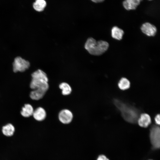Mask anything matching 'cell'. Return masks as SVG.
<instances>
[{
    "instance_id": "1",
    "label": "cell",
    "mask_w": 160,
    "mask_h": 160,
    "mask_svg": "<svg viewBox=\"0 0 160 160\" xmlns=\"http://www.w3.org/2000/svg\"><path fill=\"white\" fill-rule=\"evenodd\" d=\"M113 103L125 121L132 124L137 122L139 113L135 107L117 99L114 100Z\"/></svg>"
},
{
    "instance_id": "2",
    "label": "cell",
    "mask_w": 160,
    "mask_h": 160,
    "mask_svg": "<svg viewBox=\"0 0 160 160\" xmlns=\"http://www.w3.org/2000/svg\"><path fill=\"white\" fill-rule=\"evenodd\" d=\"M31 76L30 88L33 89H41L46 92L49 87L46 74L41 70L38 69L31 74Z\"/></svg>"
},
{
    "instance_id": "3",
    "label": "cell",
    "mask_w": 160,
    "mask_h": 160,
    "mask_svg": "<svg viewBox=\"0 0 160 160\" xmlns=\"http://www.w3.org/2000/svg\"><path fill=\"white\" fill-rule=\"evenodd\" d=\"M109 46L107 41L103 40L96 41L93 38H89L87 40L84 47L90 54L99 55L106 51Z\"/></svg>"
},
{
    "instance_id": "4",
    "label": "cell",
    "mask_w": 160,
    "mask_h": 160,
    "mask_svg": "<svg viewBox=\"0 0 160 160\" xmlns=\"http://www.w3.org/2000/svg\"><path fill=\"white\" fill-rule=\"evenodd\" d=\"M150 138L152 145L155 149L160 148V127L154 126L151 129Z\"/></svg>"
},
{
    "instance_id": "5",
    "label": "cell",
    "mask_w": 160,
    "mask_h": 160,
    "mask_svg": "<svg viewBox=\"0 0 160 160\" xmlns=\"http://www.w3.org/2000/svg\"><path fill=\"white\" fill-rule=\"evenodd\" d=\"M14 72H23L28 69L30 66V63L20 57H16L13 63Z\"/></svg>"
},
{
    "instance_id": "6",
    "label": "cell",
    "mask_w": 160,
    "mask_h": 160,
    "mask_svg": "<svg viewBox=\"0 0 160 160\" xmlns=\"http://www.w3.org/2000/svg\"><path fill=\"white\" fill-rule=\"evenodd\" d=\"M142 32L148 36H153L156 34L157 28L153 25L148 22L143 23L141 27Z\"/></svg>"
},
{
    "instance_id": "7",
    "label": "cell",
    "mask_w": 160,
    "mask_h": 160,
    "mask_svg": "<svg viewBox=\"0 0 160 160\" xmlns=\"http://www.w3.org/2000/svg\"><path fill=\"white\" fill-rule=\"evenodd\" d=\"M58 118L62 123L66 124L71 122L73 118V114L70 110L64 109L62 110L59 113Z\"/></svg>"
},
{
    "instance_id": "8",
    "label": "cell",
    "mask_w": 160,
    "mask_h": 160,
    "mask_svg": "<svg viewBox=\"0 0 160 160\" xmlns=\"http://www.w3.org/2000/svg\"><path fill=\"white\" fill-rule=\"evenodd\" d=\"M137 122L140 126L146 127L151 124V119L150 116L148 114L143 113L140 115Z\"/></svg>"
},
{
    "instance_id": "9",
    "label": "cell",
    "mask_w": 160,
    "mask_h": 160,
    "mask_svg": "<svg viewBox=\"0 0 160 160\" xmlns=\"http://www.w3.org/2000/svg\"><path fill=\"white\" fill-rule=\"evenodd\" d=\"M143 0H125L123 4L126 10H129L136 9Z\"/></svg>"
},
{
    "instance_id": "10",
    "label": "cell",
    "mask_w": 160,
    "mask_h": 160,
    "mask_svg": "<svg viewBox=\"0 0 160 160\" xmlns=\"http://www.w3.org/2000/svg\"><path fill=\"white\" fill-rule=\"evenodd\" d=\"M33 116L35 120L41 121L44 120L46 118V113L43 108L39 107L34 110Z\"/></svg>"
},
{
    "instance_id": "11",
    "label": "cell",
    "mask_w": 160,
    "mask_h": 160,
    "mask_svg": "<svg viewBox=\"0 0 160 160\" xmlns=\"http://www.w3.org/2000/svg\"><path fill=\"white\" fill-rule=\"evenodd\" d=\"M33 108L30 104H26L22 108L20 113L22 116L25 117H28L33 115Z\"/></svg>"
},
{
    "instance_id": "12",
    "label": "cell",
    "mask_w": 160,
    "mask_h": 160,
    "mask_svg": "<svg viewBox=\"0 0 160 160\" xmlns=\"http://www.w3.org/2000/svg\"><path fill=\"white\" fill-rule=\"evenodd\" d=\"M15 129V127L12 124L8 123L2 127V132L5 136L10 137L14 134Z\"/></svg>"
},
{
    "instance_id": "13",
    "label": "cell",
    "mask_w": 160,
    "mask_h": 160,
    "mask_svg": "<svg viewBox=\"0 0 160 160\" xmlns=\"http://www.w3.org/2000/svg\"><path fill=\"white\" fill-rule=\"evenodd\" d=\"M46 92L41 89H33L30 93V96L33 100H38L42 98Z\"/></svg>"
},
{
    "instance_id": "14",
    "label": "cell",
    "mask_w": 160,
    "mask_h": 160,
    "mask_svg": "<svg viewBox=\"0 0 160 160\" xmlns=\"http://www.w3.org/2000/svg\"><path fill=\"white\" fill-rule=\"evenodd\" d=\"M111 36L116 39L121 40L124 33L123 31L117 26L113 27L111 29Z\"/></svg>"
},
{
    "instance_id": "15",
    "label": "cell",
    "mask_w": 160,
    "mask_h": 160,
    "mask_svg": "<svg viewBox=\"0 0 160 160\" xmlns=\"http://www.w3.org/2000/svg\"><path fill=\"white\" fill-rule=\"evenodd\" d=\"M46 5V3L44 0H36L33 4L34 9L37 11H43Z\"/></svg>"
},
{
    "instance_id": "16",
    "label": "cell",
    "mask_w": 160,
    "mask_h": 160,
    "mask_svg": "<svg viewBox=\"0 0 160 160\" xmlns=\"http://www.w3.org/2000/svg\"><path fill=\"white\" fill-rule=\"evenodd\" d=\"M130 83L129 81L124 77L121 78L118 83V86L119 88L122 90L128 89L130 87Z\"/></svg>"
},
{
    "instance_id": "17",
    "label": "cell",
    "mask_w": 160,
    "mask_h": 160,
    "mask_svg": "<svg viewBox=\"0 0 160 160\" xmlns=\"http://www.w3.org/2000/svg\"><path fill=\"white\" fill-rule=\"evenodd\" d=\"M59 87L62 90V94L63 95H68L71 92L72 89L71 86L66 82L61 83L59 85Z\"/></svg>"
},
{
    "instance_id": "18",
    "label": "cell",
    "mask_w": 160,
    "mask_h": 160,
    "mask_svg": "<svg viewBox=\"0 0 160 160\" xmlns=\"http://www.w3.org/2000/svg\"><path fill=\"white\" fill-rule=\"evenodd\" d=\"M97 160H109L107 157L104 155H100L97 157Z\"/></svg>"
},
{
    "instance_id": "19",
    "label": "cell",
    "mask_w": 160,
    "mask_h": 160,
    "mask_svg": "<svg viewBox=\"0 0 160 160\" xmlns=\"http://www.w3.org/2000/svg\"><path fill=\"white\" fill-rule=\"evenodd\" d=\"M155 121L156 124L160 125V114L156 116L155 118Z\"/></svg>"
},
{
    "instance_id": "20",
    "label": "cell",
    "mask_w": 160,
    "mask_h": 160,
    "mask_svg": "<svg viewBox=\"0 0 160 160\" xmlns=\"http://www.w3.org/2000/svg\"><path fill=\"white\" fill-rule=\"evenodd\" d=\"M92 1L95 3H100L104 1V0H91Z\"/></svg>"
},
{
    "instance_id": "21",
    "label": "cell",
    "mask_w": 160,
    "mask_h": 160,
    "mask_svg": "<svg viewBox=\"0 0 160 160\" xmlns=\"http://www.w3.org/2000/svg\"><path fill=\"white\" fill-rule=\"evenodd\" d=\"M149 0V1H152V0Z\"/></svg>"
}]
</instances>
